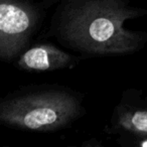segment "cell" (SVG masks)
<instances>
[{"mask_svg": "<svg viewBox=\"0 0 147 147\" xmlns=\"http://www.w3.org/2000/svg\"><path fill=\"white\" fill-rule=\"evenodd\" d=\"M84 114L81 95L59 86L29 87L8 95L0 103L3 124L33 132L59 131Z\"/></svg>", "mask_w": 147, "mask_h": 147, "instance_id": "obj_2", "label": "cell"}, {"mask_svg": "<svg viewBox=\"0 0 147 147\" xmlns=\"http://www.w3.org/2000/svg\"><path fill=\"white\" fill-rule=\"evenodd\" d=\"M112 130L122 135L147 138V98L136 91H127L115 108Z\"/></svg>", "mask_w": 147, "mask_h": 147, "instance_id": "obj_4", "label": "cell"}, {"mask_svg": "<svg viewBox=\"0 0 147 147\" xmlns=\"http://www.w3.org/2000/svg\"><path fill=\"white\" fill-rule=\"evenodd\" d=\"M41 11L30 0H0V59L12 61L27 49Z\"/></svg>", "mask_w": 147, "mask_h": 147, "instance_id": "obj_3", "label": "cell"}, {"mask_svg": "<svg viewBox=\"0 0 147 147\" xmlns=\"http://www.w3.org/2000/svg\"><path fill=\"white\" fill-rule=\"evenodd\" d=\"M139 145L142 147H147V138L142 139V140L140 141V143H139Z\"/></svg>", "mask_w": 147, "mask_h": 147, "instance_id": "obj_6", "label": "cell"}, {"mask_svg": "<svg viewBox=\"0 0 147 147\" xmlns=\"http://www.w3.org/2000/svg\"><path fill=\"white\" fill-rule=\"evenodd\" d=\"M43 1H45V2H49V1H53V0H43ZM57 1H59V0H57Z\"/></svg>", "mask_w": 147, "mask_h": 147, "instance_id": "obj_7", "label": "cell"}, {"mask_svg": "<svg viewBox=\"0 0 147 147\" xmlns=\"http://www.w3.org/2000/svg\"><path fill=\"white\" fill-rule=\"evenodd\" d=\"M147 14L131 0H59L51 33L65 47L85 55H119L139 51L147 32L124 28V22Z\"/></svg>", "mask_w": 147, "mask_h": 147, "instance_id": "obj_1", "label": "cell"}, {"mask_svg": "<svg viewBox=\"0 0 147 147\" xmlns=\"http://www.w3.org/2000/svg\"><path fill=\"white\" fill-rule=\"evenodd\" d=\"M75 59L55 45L42 43L25 49L19 55L17 67L30 71H55L71 67Z\"/></svg>", "mask_w": 147, "mask_h": 147, "instance_id": "obj_5", "label": "cell"}]
</instances>
